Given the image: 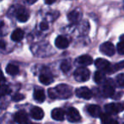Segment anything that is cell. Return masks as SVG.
<instances>
[{
    "instance_id": "cell-15",
    "label": "cell",
    "mask_w": 124,
    "mask_h": 124,
    "mask_svg": "<svg viewBox=\"0 0 124 124\" xmlns=\"http://www.w3.org/2000/svg\"><path fill=\"white\" fill-rule=\"evenodd\" d=\"M31 115L34 119L36 120H41L44 116V111L41 108L38 107V106H35L31 109Z\"/></svg>"
},
{
    "instance_id": "cell-16",
    "label": "cell",
    "mask_w": 124,
    "mask_h": 124,
    "mask_svg": "<svg viewBox=\"0 0 124 124\" xmlns=\"http://www.w3.org/2000/svg\"><path fill=\"white\" fill-rule=\"evenodd\" d=\"M64 111L61 108H55L52 111V117L56 121H62L64 119Z\"/></svg>"
},
{
    "instance_id": "cell-3",
    "label": "cell",
    "mask_w": 124,
    "mask_h": 124,
    "mask_svg": "<svg viewBox=\"0 0 124 124\" xmlns=\"http://www.w3.org/2000/svg\"><path fill=\"white\" fill-rule=\"evenodd\" d=\"M105 110L109 114H116L124 110V106L122 103H110L105 106Z\"/></svg>"
},
{
    "instance_id": "cell-7",
    "label": "cell",
    "mask_w": 124,
    "mask_h": 124,
    "mask_svg": "<svg viewBox=\"0 0 124 124\" xmlns=\"http://www.w3.org/2000/svg\"><path fill=\"white\" fill-rule=\"evenodd\" d=\"M15 16H16V19L19 20L20 22H25L28 20L29 19V13L25 9L24 7H20L18 6V8L15 9Z\"/></svg>"
},
{
    "instance_id": "cell-30",
    "label": "cell",
    "mask_w": 124,
    "mask_h": 124,
    "mask_svg": "<svg viewBox=\"0 0 124 124\" xmlns=\"http://www.w3.org/2000/svg\"><path fill=\"white\" fill-rule=\"evenodd\" d=\"M40 29L41 31H46V30L48 29V24L46 22H41L40 24Z\"/></svg>"
},
{
    "instance_id": "cell-1",
    "label": "cell",
    "mask_w": 124,
    "mask_h": 124,
    "mask_svg": "<svg viewBox=\"0 0 124 124\" xmlns=\"http://www.w3.org/2000/svg\"><path fill=\"white\" fill-rule=\"evenodd\" d=\"M55 90L57 92V97L61 99H69V97L72 96V88L65 84L58 85L55 88Z\"/></svg>"
},
{
    "instance_id": "cell-33",
    "label": "cell",
    "mask_w": 124,
    "mask_h": 124,
    "mask_svg": "<svg viewBox=\"0 0 124 124\" xmlns=\"http://www.w3.org/2000/svg\"><path fill=\"white\" fill-rule=\"evenodd\" d=\"M56 1H57V0H45V3H46V4H52V3H54Z\"/></svg>"
},
{
    "instance_id": "cell-24",
    "label": "cell",
    "mask_w": 124,
    "mask_h": 124,
    "mask_svg": "<svg viewBox=\"0 0 124 124\" xmlns=\"http://www.w3.org/2000/svg\"><path fill=\"white\" fill-rule=\"evenodd\" d=\"M60 68L63 73H68L71 69V63L69 61H63L61 63Z\"/></svg>"
},
{
    "instance_id": "cell-8",
    "label": "cell",
    "mask_w": 124,
    "mask_h": 124,
    "mask_svg": "<svg viewBox=\"0 0 124 124\" xmlns=\"http://www.w3.org/2000/svg\"><path fill=\"white\" fill-rule=\"evenodd\" d=\"M75 93H76V95L78 97L85 100H90L93 95L92 91L87 87H80V88L77 89Z\"/></svg>"
},
{
    "instance_id": "cell-2",
    "label": "cell",
    "mask_w": 124,
    "mask_h": 124,
    "mask_svg": "<svg viewBox=\"0 0 124 124\" xmlns=\"http://www.w3.org/2000/svg\"><path fill=\"white\" fill-rule=\"evenodd\" d=\"M74 78L78 82H85L88 81L90 77V70L86 68H78L75 70L74 74Z\"/></svg>"
},
{
    "instance_id": "cell-37",
    "label": "cell",
    "mask_w": 124,
    "mask_h": 124,
    "mask_svg": "<svg viewBox=\"0 0 124 124\" xmlns=\"http://www.w3.org/2000/svg\"><path fill=\"white\" fill-rule=\"evenodd\" d=\"M120 40H121V41H124V34L120 36Z\"/></svg>"
},
{
    "instance_id": "cell-21",
    "label": "cell",
    "mask_w": 124,
    "mask_h": 124,
    "mask_svg": "<svg viewBox=\"0 0 124 124\" xmlns=\"http://www.w3.org/2000/svg\"><path fill=\"white\" fill-rule=\"evenodd\" d=\"M6 72L8 74L14 76V75H16L19 74V68L18 66L15 65V64L10 63L6 67Z\"/></svg>"
},
{
    "instance_id": "cell-9",
    "label": "cell",
    "mask_w": 124,
    "mask_h": 124,
    "mask_svg": "<svg viewBox=\"0 0 124 124\" xmlns=\"http://www.w3.org/2000/svg\"><path fill=\"white\" fill-rule=\"evenodd\" d=\"M101 93H102L103 96L105 97H111L113 94L115 93L114 86H113V84L111 79L106 82V84L102 88V90H101Z\"/></svg>"
},
{
    "instance_id": "cell-32",
    "label": "cell",
    "mask_w": 124,
    "mask_h": 124,
    "mask_svg": "<svg viewBox=\"0 0 124 124\" xmlns=\"http://www.w3.org/2000/svg\"><path fill=\"white\" fill-rule=\"evenodd\" d=\"M25 1V3H27V4H33V3H36L37 0H24Z\"/></svg>"
},
{
    "instance_id": "cell-22",
    "label": "cell",
    "mask_w": 124,
    "mask_h": 124,
    "mask_svg": "<svg viewBox=\"0 0 124 124\" xmlns=\"http://www.w3.org/2000/svg\"><path fill=\"white\" fill-rule=\"evenodd\" d=\"M100 116H101V123L103 124H108L110 123V122L112 120V118H111V116H110L109 113H101V115H100Z\"/></svg>"
},
{
    "instance_id": "cell-27",
    "label": "cell",
    "mask_w": 124,
    "mask_h": 124,
    "mask_svg": "<svg viewBox=\"0 0 124 124\" xmlns=\"http://www.w3.org/2000/svg\"><path fill=\"white\" fill-rule=\"evenodd\" d=\"M116 49L117 52H119V54L124 55V41H121L116 46Z\"/></svg>"
},
{
    "instance_id": "cell-28",
    "label": "cell",
    "mask_w": 124,
    "mask_h": 124,
    "mask_svg": "<svg viewBox=\"0 0 124 124\" xmlns=\"http://www.w3.org/2000/svg\"><path fill=\"white\" fill-rule=\"evenodd\" d=\"M24 99H25V95H22V94H20V93L15 94V95L12 97V100H13L14 101H15V102H18V101H20Z\"/></svg>"
},
{
    "instance_id": "cell-23",
    "label": "cell",
    "mask_w": 124,
    "mask_h": 124,
    "mask_svg": "<svg viewBox=\"0 0 124 124\" xmlns=\"http://www.w3.org/2000/svg\"><path fill=\"white\" fill-rule=\"evenodd\" d=\"M11 90L10 88L6 85H0V95L3 96V95H6L10 94Z\"/></svg>"
},
{
    "instance_id": "cell-39",
    "label": "cell",
    "mask_w": 124,
    "mask_h": 124,
    "mask_svg": "<svg viewBox=\"0 0 124 124\" xmlns=\"http://www.w3.org/2000/svg\"><path fill=\"white\" fill-rule=\"evenodd\" d=\"M123 124H124V123H123Z\"/></svg>"
},
{
    "instance_id": "cell-13",
    "label": "cell",
    "mask_w": 124,
    "mask_h": 124,
    "mask_svg": "<svg viewBox=\"0 0 124 124\" xmlns=\"http://www.w3.org/2000/svg\"><path fill=\"white\" fill-rule=\"evenodd\" d=\"M87 111L90 116L94 117H98L101 114V109L97 105H89L87 106Z\"/></svg>"
},
{
    "instance_id": "cell-38",
    "label": "cell",
    "mask_w": 124,
    "mask_h": 124,
    "mask_svg": "<svg viewBox=\"0 0 124 124\" xmlns=\"http://www.w3.org/2000/svg\"><path fill=\"white\" fill-rule=\"evenodd\" d=\"M29 124H39V123H29Z\"/></svg>"
},
{
    "instance_id": "cell-17",
    "label": "cell",
    "mask_w": 124,
    "mask_h": 124,
    "mask_svg": "<svg viewBox=\"0 0 124 124\" xmlns=\"http://www.w3.org/2000/svg\"><path fill=\"white\" fill-rule=\"evenodd\" d=\"M45 93L44 90L42 89H36L34 91V99L36 102L38 103H42L45 101Z\"/></svg>"
},
{
    "instance_id": "cell-31",
    "label": "cell",
    "mask_w": 124,
    "mask_h": 124,
    "mask_svg": "<svg viewBox=\"0 0 124 124\" xmlns=\"http://www.w3.org/2000/svg\"><path fill=\"white\" fill-rule=\"evenodd\" d=\"M123 92H119V93H116V94H113L112 95V96L111 97H113V99L114 100H118V99H120L122 96H123Z\"/></svg>"
},
{
    "instance_id": "cell-12",
    "label": "cell",
    "mask_w": 124,
    "mask_h": 124,
    "mask_svg": "<svg viewBox=\"0 0 124 124\" xmlns=\"http://www.w3.org/2000/svg\"><path fill=\"white\" fill-rule=\"evenodd\" d=\"M82 18V14L79 10L78 9H75L71 11L70 13L68 15V19L71 22V23H78Z\"/></svg>"
},
{
    "instance_id": "cell-19",
    "label": "cell",
    "mask_w": 124,
    "mask_h": 124,
    "mask_svg": "<svg viewBox=\"0 0 124 124\" xmlns=\"http://www.w3.org/2000/svg\"><path fill=\"white\" fill-rule=\"evenodd\" d=\"M39 80L41 84H43V85H48L53 82V78H52V76L51 74H41L39 77Z\"/></svg>"
},
{
    "instance_id": "cell-36",
    "label": "cell",
    "mask_w": 124,
    "mask_h": 124,
    "mask_svg": "<svg viewBox=\"0 0 124 124\" xmlns=\"http://www.w3.org/2000/svg\"><path fill=\"white\" fill-rule=\"evenodd\" d=\"M108 124H118V123H117V121H116V120L112 119V120H111V121L110 122V123H108Z\"/></svg>"
},
{
    "instance_id": "cell-10",
    "label": "cell",
    "mask_w": 124,
    "mask_h": 124,
    "mask_svg": "<svg viewBox=\"0 0 124 124\" xmlns=\"http://www.w3.org/2000/svg\"><path fill=\"white\" fill-rule=\"evenodd\" d=\"M15 121L19 124H29L28 116L25 111H20L15 115Z\"/></svg>"
},
{
    "instance_id": "cell-20",
    "label": "cell",
    "mask_w": 124,
    "mask_h": 124,
    "mask_svg": "<svg viewBox=\"0 0 124 124\" xmlns=\"http://www.w3.org/2000/svg\"><path fill=\"white\" fill-rule=\"evenodd\" d=\"M94 79H95V82L96 84H101L106 81V74L103 71H97L95 74Z\"/></svg>"
},
{
    "instance_id": "cell-35",
    "label": "cell",
    "mask_w": 124,
    "mask_h": 124,
    "mask_svg": "<svg viewBox=\"0 0 124 124\" xmlns=\"http://www.w3.org/2000/svg\"><path fill=\"white\" fill-rule=\"evenodd\" d=\"M0 48H2V49L5 48V42L3 41H0Z\"/></svg>"
},
{
    "instance_id": "cell-5",
    "label": "cell",
    "mask_w": 124,
    "mask_h": 124,
    "mask_svg": "<svg viewBox=\"0 0 124 124\" xmlns=\"http://www.w3.org/2000/svg\"><path fill=\"white\" fill-rule=\"evenodd\" d=\"M100 51L101 52V53L105 54L108 57H111L115 53V46L111 42L106 41V42H104L101 45Z\"/></svg>"
},
{
    "instance_id": "cell-4",
    "label": "cell",
    "mask_w": 124,
    "mask_h": 124,
    "mask_svg": "<svg viewBox=\"0 0 124 124\" xmlns=\"http://www.w3.org/2000/svg\"><path fill=\"white\" fill-rule=\"evenodd\" d=\"M95 65L99 70L103 71L104 73H109L111 74V64L107 60L104 58H97L95 62Z\"/></svg>"
},
{
    "instance_id": "cell-18",
    "label": "cell",
    "mask_w": 124,
    "mask_h": 124,
    "mask_svg": "<svg viewBox=\"0 0 124 124\" xmlns=\"http://www.w3.org/2000/svg\"><path fill=\"white\" fill-rule=\"evenodd\" d=\"M24 35H25L24 31H22L21 29H16L12 33L11 39L15 41H20L24 38Z\"/></svg>"
},
{
    "instance_id": "cell-11",
    "label": "cell",
    "mask_w": 124,
    "mask_h": 124,
    "mask_svg": "<svg viewBox=\"0 0 124 124\" xmlns=\"http://www.w3.org/2000/svg\"><path fill=\"white\" fill-rule=\"evenodd\" d=\"M55 45L59 49H65V48H67L68 46H69V41L66 37H64V36H59L56 38Z\"/></svg>"
},
{
    "instance_id": "cell-34",
    "label": "cell",
    "mask_w": 124,
    "mask_h": 124,
    "mask_svg": "<svg viewBox=\"0 0 124 124\" xmlns=\"http://www.w3.org/2000/svg\"><path fill=\"white\" fill-rule=\"evenodd\" d=\"M4 81V75H3V72L0 70V82H3Z\"/></svg>"
},
{
    "instance_id": "cell-25",
    "label": "cell",
    "mask_w": 124,
    "mask_h": 124,
    "mask_svg": "<svg viewBox=\"0 0 124 124\" xmlns=\"http://www.w3.org/2000/svg\"><path fill=\"white\" fill-rule=\"evenodd\" d=\"M123 69H124V60L118 62V63H116L113 67H111V74L116 72L117 70H121Z\"/></svg>"
},
{
    "instance_id": "cell-14",
    "label": "cell",
    "mask_w": 124,
    "mask_h": 124,
    "mask_svg": "<svg viewBox=\"0 0 124 124\" xmlns=\"http://www.w3.org/2000/svg\"><path fill=\"white\" fill-rule=\"evenodd\" d=\"M76 62L79 65H84V66H88L92 64L93 62V59L89 55H83L78 57L76 59Z\"/></svg>"
},
{
    "instance_id": "cell-26",
    "label": "cell",
    "mask_w": 124,
    "mask_h": 124,
    "mask_svg": "<svg viewBox=\"0 0 124 124\" xmlns=\"http://www.w3.org/2000/svg\"><path fill=\"white\" fill-rule=\"evenodd\" d=\"M116 82L120 87L124 88V74H120L116 77Z\"/></svg>"
},
{
    "instance_id": "cell-29",
    "label": "cell",
    "mask_w": 124,
    "mask_h": 124,
    "mask_svg": "<svg viewBox=\"0 0 124 124\" xmlns=\"http://www.w3.org/2000/svg\"><path fill=\"white\" fill-rule=\"evenodd\" d=\"M48 95L51 99H57V92L55 90V88L54 89H49L48 90Z\"/></svg>"
},
{
    "instance_id": "cell-6",
    "label": "cell",
    "mask_w": 124,
    "mask_h": 124,
    "mask_svg": "<svg viewBox=\"0 0 124 124\" xmlns=\"http://www.w3.org/2000/svg\"><path fill=\"white\" fill-rule=\"evenodd\" d=\"M67 118L70 123H78L81 120V116L78 111L74 107H70L67 111Z\"/></svg>"
}]
</instances>
